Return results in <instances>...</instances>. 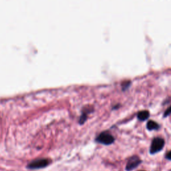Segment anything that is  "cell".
Returning <instances> with one entry per match:
<instances>
[{"label":"cell","instance_id":"6da1fadb","mask_svg":"<svg viewBox=\"0 0 171 171\" xmlns=\"http://www.w3.org/2000/svg\"><path fill=\"white\" fill-rule=\"evenodd\" d=\"M50 163V160L46 159H38L29 163L27 167L29 169H38V168H42L46 167Z\"/></svg>","mask_w":171,"mask_h":171},{"label":"cell","instance_id":"7a4b0ae2","mask_svg":"<svg viewBox=\"0 0 171 171\" xmlns=\"http://www.w3.org/2000/svg\"><path fill=\"white\" fill-rule=\"evenodd\" d=\"M164 145V140L162 138H156L153 140L150 147V153L155 154L161 150Z\"/></svg>","mask_w":171,"mask_h":171},{"label":"cell","instance_id":"3957f363","mask_svg":"<svg viewBox=\"0 0 171 171\" xmlns=\"http://www.w3.org/2000/svg\"><path fill=\"white\" fill-rule=\"evenodd\" d=\"M96 141L103 144L109 145L114 142V138L111 134L107 133V132H102L96 138Z\"/></svg>","mask_w":171,"mask_h":171},{"label":"cell","instance_id":"277c9868","mask_svg":"<svg viewBox=\"0 0 171 171\" xmlns=\"http://www.w3.org/2000/svg\"><path fill=\"white\" fill-rule=\"evenodd\" d=\"M140 160L138 157H132L131 159L128 160L126 168H127V170L128 171L133 170L134 168L137 167L139 164H140Z\"/></svg>","mask_w":171,"mask_h":171},{"label":"cell","instance_id":"5b68a950","mask_svg":"<svg viewBox=\"0 0 171 171\" xmlns=\"http://www.w3.org/2000/svg\"><path fill=\"white\" fill-rule=\"evenodd\" d=\"M149 112L147 110L141 111V112L138 113V118L140 120H145L149 117Z\"/></svg>","mask_w":171,"mask_h":171},{"label":"cell","instance_id":"8992f818","mask_svg":"<svg viewBox=\"0 0 171 171\" xmlns=\"http://www.w3.org/2000/svg\"><path fill=\"white\" fill-rule=\"evenodd\" d=\"M146 127H147V128H148V130H157L159 128V126L158 125V124L153 120L148 121V123H147Z\"/></svg>","mask_w":171,"mask_h":171},{"label":"cell","instance_id":"52a82bcc","mask_svg":"<svg viewBox=\"0 0 171 171\" xmlns=\"http://www.w3.org/2000/svg\"><path fill=\"white\" fill-rule=\"evenodd\" d=\"M86 119H87V114L86 113H83L80 118V124H84L86 122Z\"/></svg>","mask_w":171,"mask_h":171},{"label":"cell","instance_id":"ba28073f","mask_svg":"<svg viewBox=\"0 0 171 171\" xmlns=\"http://www.w3.org/2000/svg\"><path fill=\"white\" fill-rule=\"evenodd\" d=\"M171 114V106H170L169 108H168L167 110H166V112H164V117H166V116H168V115L169 114Z\"/></svg>","mask_w":171,"mask_h":171},{"label":"cell","instance_id":"9c48e42d","mask_svg":"<svg viewBox=\"0 0 171 171\" xmlns=\"http://www.w3.org/2000/svg\"><path fill=\"white\" fill-rule=\"evenodd\" d=\"M166 159L171 160V151L168 152V153H167V155H166Z\"/></svg>","mask_w":171,"mask_h":171}]
</instances>
